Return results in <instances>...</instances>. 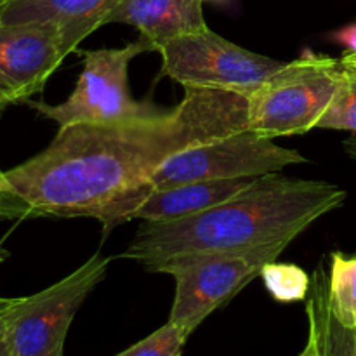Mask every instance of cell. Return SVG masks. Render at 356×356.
<instances>
[{"label":"cell","mask_w":356,"mask_h":356,"mask_svg":"<svg viewBox=\"0 0 356 356\" xmlns=\"http://www.w3.org/2000/svg\"><path fill=\"white\" fill-rule=\"evenodd\" d=\"M184 92L162 117L59 127L44 152L0 172V218H90L104 233L131 221L167 159L249 129V94L200 87Z\"/></svg>","instance_id":"1"},{"label":"cell","mask_w":356,"mask_h":356,"mask_svg":"<svg viewBox=\"0 0 356 356\" xmlns=\"http://www.w3.org/2000/svg\"><path fill=\"white\" fill-rule=\"evenodd\" d=\"M344 200L346 191L336 184L266 174L200 214L174 221H143L122 257L159 273L163 264L181 257L275 243L291 245L296 236Z\"/></svg>","instance_id":"2"},{"label":"cell","mask_w":356,"mask_h":356,"mask_svg":"<svg viewBox=\"0 0 356 356\" xmlns=\"http://www.w3.org/2000/svg\"><path fill=\"white\" fill-rule=\"evenodd\" d=\"M155 51L148 38L118 49H97L83 52V68L68 99L47 104L28 99L26 104L59 127L73 124L111 125L146 120L165 115V108L148 101H136L129 89V65L143 52Z\"/></svg>","instance_id":"3"},{"label":"cell","mask_w":356,"mask_h":356,"mask_svg":"<svg viewBox=\"0 0 356 356\" xmlns=\"http://www.w3.org/2000/svg\"><path fill=\"white\" fill-rule=\"evenodd\" d=\"M343 58L306 51L249 94V129L264 138L301 136L316 127L343 76Z\"/></svg>","instance_id":"4"},{"label":"cell","mask_w":356,"mask_h":356,"mask_svg":"<svg viewBox=\"0 0 356 356\" xmlns=\"http://www.w3.org/2000/svg\"><path fill=\"white\" fill-rule=\"evenodd\" d=\"M287 243L250 250L200 254L169 261L159 270L176 280L169 322L193 334L207 316L232 301L247 284L261 277L268 263L278 259Z\"/></svg>","instance_id":"5"},{"label":"cell","mask_w":356,"mask_h":356,"mask_svg":"<svg viewBox=\"0 0 356 356\" xmlns=\"http://www.w3.org/2000/svg\"><path fill=\"white\" fill-rule=\"evenodd\" d=\"M110 263V257L96 252L51 287L14 299L6 318L10 356H65L70 325L87 296L104 280Z\"/></svg>","instance_id":"6"},{"label":"cell","mask_w":356,"mask_h":356,"mask_svg":"<svg viewBox=\"0 0 356 356\" xmlns=\"http://www.w3.org/2000/svg\"><path fill=\"white\" fill-rule=\"evenodd\" d=\"M302 162L306 159L296 149L278 146L273 139L242 129L193 145L167 159L155 170L148 188L152 193L193 181L256 179Z\"/></svg>","instance_id":"7"},{"label":"cell","mask_w":356,"mask_h":356,"mask_svg":"<svg viewBox=\"0 0 356 356\" xmlns=\"http://www.w3.org/2000/svg\"><path fill=\"white\" fill-rule=\"evenodd\" d=\"M162 75L183 87L250 94L285 66L209 30L160 45Z\"/></svg>","instance_id":"8"},{"label":"cell","mask_w":356,"mask_h":356,"mask_svg":"<svg viewBox=\"0 0 356 356\" xmlns=\"http://www.w3.org/2000/svg\"><path fill=\"white\" fill-rule=\"evenodd\" d=\"M73 51L56 24H0V106L31 99Z\"/></svg>","instance_id":"9"},{"label":"cell","mask_w":356,"mask_h":356,"mask_svg":"<svg viewBox=\"0 0 356 356\" xmlns=\"http://www.w3.org/2000/svg\"><path fill=\"white\" fill-rule=\"evenodd\" d=\"M118 0H0V24H56L73 47L106 24Z\"/></svg>","instance_id":"10"},{"label":"cell","mask_w":356,"mask_h":356,"mask_svg":"<svg viewBox=\"0 0 356 356\" xmlns=\"http://www.w3.org/2000/svg\"><path fill=\"white\" fill-rule=\"evenodd\" d=\"M113 23L134 26L155 52L167 42L209 30L200 0H118L106 19Z\"/></svg>","instance_id":"11"},{"label":"cell","mask_w":356,"mask_h":356,"mask_svg":"<svg viewBox=\"0 0 356 356\" xmlns=\"http://www.w3.org/2000/svg\"><path fill=\"white\" fill-rule=\"evenodd\" d=\"M254 179H216L193 181L176 186L153 190L139 207L132 212V219L141 221H174L188 216L200 214L245 190Z\"/></svg>","instance_id":"12"},{"label":"cell","mask_w":356,"mask_h":356,"mask_svg":"<svg viewBox=\"0 0 356 356\" xmlns=\"http://www.w3.org/2000/svg\"><path fill=\"white\" fill-rule=\"evenodd\" d=\"M329 282H323L322 271H316L313 291L323 315L332 325L356 330V256L334 252L330 256Z\"/></svg>","instance_id":"13"},{"label":"cell","mask_w":356,"mask_h":356,"mask_svg":"<svg viewBox=\"0 0 356 356\" xmlns=\"http://www.w3.org/2000/svg\"><path fill=\"white\" fill-rule=\"evenodd\" d=\"M341 58L344 65L341 83L316 127L356 132V54L346 52Z\"/></svg>","instance_id":"14"},{"label":"cell","mask_w":356,"mask_h":356,"mask_svg":"<svg viewBox=\"0 0 356 356\" xmlns=\"http://www.w3.org/2000/svg\"><path fill=\"white\" fill-rule=\"evenodd\" d=\"M261 278L271 298L284 305L305 301L312 289L308 273L296 264L268 263L261 271Z\"/></svg>","instance_id":"15"},{"label":"cell","mask_w":356,"mask_h":356,"mask_svg":"<svg viewBox=\"0 0 356 356\" xmlns=\"http://www.w3.org/2000/svg\"><path fill=\"white\" fill-rule=\"evenodd\" d=\"M188 337L190 334L167 322L165 325L117 356H181Z\"/></svg>","instance_id":"16"},{"label":"cell","mask_w":356,"mask_h":356,"mask_svg":"<svg viewBox=\"0 0 356 356\" xmlns=\"http://www.w3.org/2000/svg\"><path fill=\"white\" fill-rule=\"evenodd\" d=\"M332 37L334 40L339 42L341 45H344L348 52H353V54H356V23L350 24V26L341 28V30L336 31Z\"/></svg>","instance_id":"17"},{"label":"cell","mask_w":356,"mask_h":356,"mask_svg":"<svg viewBox=\"0 0 356 356\" xmlns=\"http://www.w3.org/2000/svg\"><path fill=\"white\" fill-rule=\"evenodd\" d=\"M299 356H323L318 339H316V336L313 332H309L308 344H306V348L302 350V353Z\"/></svg>","instance_id":"18"},{"label":"cell","mask_w":356,"mask_h":356,"mask_svg":"<svg viewBox=\"0 0 356 356\" xmlns=\"http://www.w3.org/2000/svg\"><path fill=\"white\" fill-rule=\"evenodd\" d=\"M0 356H10L9 346H7V339H6V322H3V325L0 327Z\"/></svg>","instance_id":"19"},{"label":"cell","mask_w":356,"mask_h":356,"mask_svg":"<svg viewBox=\"0 0 356 356\" xmlns=\"http://www.w3.org/2000/svg\"><path fill=\"white\" fill-rule=\"evenodd\" d=\"M14 299H6L2 298V301H0V327L3 325V322H6V316H7V312H9V308L13 306Z\"/></svg>","instance_id":"20"},{"label":"cell","mask_w":356,"mask_h":356,"mask_svg":"<svg viewBox=\"0 0 356 356\" xmlns=\"http://www.w3.org/2000/svg\"><path fill=\"white\" fill-rule=\"evenodd\" d=\"M344 149H346V153L351 159L356 160V132L351 138H348L346 141H344Z\"/></svg>","instance_id":"21"},{"label":"cell","mask_w":356,"mask_h":356,"mask_svg":"<svg viewBox=\"0 0 356 356\" xmlns=\"http://www.w3.org/2000/svg\"><path fill=\"white\" fill-rule=\"evenodd\" d=\"M7 256H9V254H7V250H3L2 245H0V263H2ZM0 301H2V298H0Z\"/></svg>","instance_id":"22"},{"label":"cell","mask_w":356,"mask_h":356,"mask_svg":"<svg viewBox=\"0 0 356 356\" xmlns=\"http://www.w3.org/2000/svg\"><path fill=\"white\" fill-rule=\"evenodd\" d=\"M6 110H7L6 106H0V118H2V115L6 113ZM0 172H2V169H0Z\"/></svg>","instance_id":"23"},{"label":"cell","mask_w":356,"mask_h":356,"mask_svg":"<svg viewBox=\"0 0 356 356\" xmlns=\"http://www.w3.org/2000/svg\"><path fill=\"white\" fill-rule=\"evenodd\" d=\"M355 351H356V330H355Z\"/></svg>","instance_id":"24"},{"label":"cell","mask_w":356,"mask_h":356,"mask_svg":"<svg viewBox=\"0 0 356 356\" xmlns=\"http://www.w3.org/2000/svg\"><path fill=\"white\" fill-rule=\"evenodd\" d=\"M200 2H204V0H200Z\"/></svg>","instance_id":"25"}]
</instances>
